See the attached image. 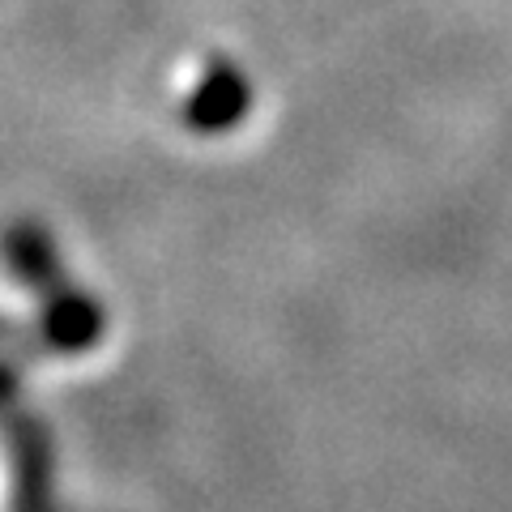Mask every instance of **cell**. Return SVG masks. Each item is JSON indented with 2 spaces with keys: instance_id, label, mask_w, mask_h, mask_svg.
Returning a JSON list of instances; mask_svg holds the SVG:
<instances>
[{
  "instance_id": "cell-1",
  "label": "cell",
  "mask_w": 512,
  "mask_h": 512,
  "mask_svg": "<svg viewBox=\"0 0 512 512\" xmlns=\"http://www.w3.org/2000/svg\"><path fill=\"white\" fill-rule=\"evenodd\" d=\"M252 107V86L235 64H210L184 103V120L197 133H227Z\"/></svg>"
},
{
  "instance_id": "cell-2",
  "label": "cell",
  "mask_w": 512,
  "mask_h": 512,
  "mask_svg": "<svg viewBox=\"0 0 512 512\" xmlns=\"http://www.w3.org/2000/svg\"><path fill=\"white\" fill-rule=\"evenodd\" d=\"M103 333V312L99 303L86 299L73 286H52L43 312V338L52 350H90Z\"/></svg>"
},
{
  "instance_id": "cell-3",
  "label": "cell",
  "mask_w": 512,
  "mask_h": 512,
  "mask_svg": "<svg viewBox=\"0 0 512 512\" xmlns=\"http://www.w3.org/2000/svg\"><path fill=\"white\" fill-rule=\"evenodd\" d=\"M5 256H9V265L22 274V282L39 286V291H52V286L60 282L56 278L60 274L56 269V248L39 227H13L5 235Z\"/></svg>"
}]
</instances>
